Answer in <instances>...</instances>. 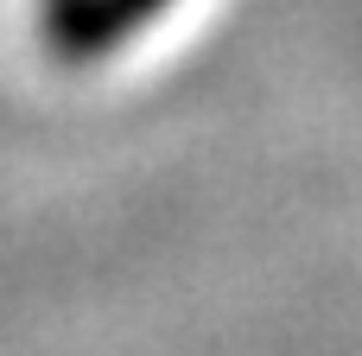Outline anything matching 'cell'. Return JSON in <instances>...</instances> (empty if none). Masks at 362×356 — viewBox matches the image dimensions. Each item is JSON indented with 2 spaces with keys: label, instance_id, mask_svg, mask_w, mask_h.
Wrapping results in <instances>:
<instances>
[{
  "label": "cell",
  "instance_id": "obj_1",
  "mask_svg": "<svg viewBox=\"0 0 362 356\" xmlns=\"http://www.w3.org/2000/svg\"><path fill=\"white\" fill-rule=\"evenodd\" d=\"M172 6L178 0H32V25L57 64H102L153 32Z\"/></svg>",
  "mask_w": 362,
  "mask_h": 356
}]
</instances>
